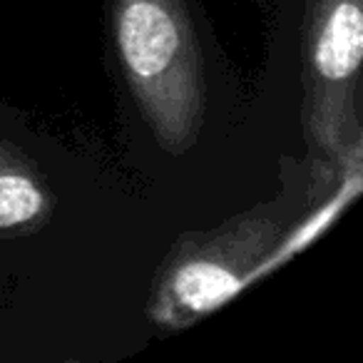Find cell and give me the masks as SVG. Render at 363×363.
Listing matches in <instances>:
<instances>
[{"instance_id":"6da1fadb","label":"cell","mask_w":363,"mask_h":363,"mask_svg":"<svg viewBox=\"0 0 363 363\" xmlns=\"http://www.w3.org/2000/svg\"><path fill=\"white\" fill-rule=\"evenodd\" d=\"M115 33L127 82L167 145L199 130L204 65L182 0H117Z\"/></svg>"},{"instance_id":"7a4b0ae2","label":"cell","mask_w":363,"mask_h":363,"mask_svg":"<svg viewBox=\"0 0 363 363\" xmlns=\"http://www.w3.org/2000/svg\"><path fill=\"white\" fill-rule=\"evenodd\" d=\"M274 232L277 227L269 219H247L244 227L227 229L217 239L189 249L187 257L172 267L164 281L162 294L167 311L199 316L219 306L242 286L259 257L267 254Z\"/></svg>"},{"instance_id":"3957f363","label":"cell","mask_w":363,"mask_h":363,"mask_svg":"<svg viewBox=\"0 0 363 363\" xmlns=\"http://www.w3.org/2000/svg\"><path fill=\"white\" fill-rule=\"evenodd\" d=\"M363 52L361 0H321L311 33V65L326 85L353 82Z\"/></svg>"},{"instance_id":"277c9868","label":"cell","mask_w":363,"mask_h":363,"mask_svg":"<svg viewBox=\"0 0 363 363\" xmlns=\"http://www.w3.org/2000/svg\"><path fill=\"white\" fill-rule=\"evenodd\" d=\"M45 212V189L30 167L0 155V234L38 224Z\"/></svg>"}]
</instances>
